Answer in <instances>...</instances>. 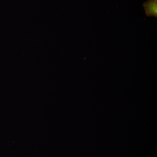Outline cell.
Instances as JSON below:
<instances>
[{
    "label": "cell",
    "mask_w": 157,
    "mask_h": 157,
    "mask_svg": "<svg viewBox=\"0 0 157 157\" xmlns=\"http://www.w3.org/2000/svg\"><path fill=\"white\" fill-rule=\"evenodd\" d=\"M147 16L157 17V0H149L144 3Z\"/></svg>",
    "instance_id": "1"
}]
</instances>
